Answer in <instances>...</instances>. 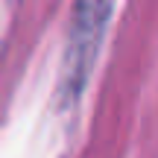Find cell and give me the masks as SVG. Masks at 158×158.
Here are the masks:
<instances>
[{
  "instance_id": "cell-1",
  "label": "cell",
  "mask_w": 158,
  "mask_h": 158,
  "mask_svg": "<svg viewBox=\"0 0 158 158\" xmlns=\"http://www.w3.org/2000/svg\"><path fill=\"white\" fill-rule=\"evenodd\" d=\"M108 12H111V0H76L73 29H70V41H68V68H64L70 94L79 91V85L85 82V73L91 70Z\"/></svg>"
}]
</instances>
